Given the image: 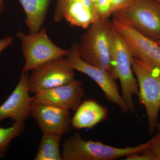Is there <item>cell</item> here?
Segmentation results:
<instances>
[{
	"instance_id": "10",
	"label": "cell",
	"mask_w": 160,
	"mask_h": 160,
	"mask_svg": "<svg viewBox=\"0 0 160 160\" xmlns=\"http://www.w3.org/2000/svg\"><path fill=\"white\" fill-rule=\"evenodd\" d=\"M53 20H65L71 26L84 29L99 21L92 0H57Z\"/></svg>"
},
{
	"instance_id": "13",
	"label": "cell",
	"mask_w": 160,
	"mask_h": 160,
	"mask_svg": "<svg viewBox=\"0 0 160 160\" xmlns=\"http://www.w3.org/2000/svg\"><path fill=\"white\" fill-rule=\"evenodd\" d=\"M30 116L43 133L62 136L69 132L71 125L69 110L46 104L32 103Z\"/></svg>"
},
{
	"instance_id": "6",
	"label": "cell",
	"mask_w": 160,
	"mask_h": 160,
	"mask_svg": "<svg viewBox=\"0 0 160 160\" xmlns=\"http://www.w3.org/2000/svg\"><path fill=\"white\" fill-rule=\"evenodd\" d=\"M17 36L21 41L25 60L23 72H28L52 60L66 57L69 52L55 45L45 29L29 34L19 32Z\"/></svg>"
},
{
	"instance_id": "8",
	"label": "cell",
	"mask_w": 160,
	"mask_h": 160,
	"mask_svg": "<svg viewBox=\"0 0 160 160\" xmlns=\"http://www.w3.org/2000/svg\"><path fill=\"white\" fill-rule=\"evenodd\" d=\"M74 69L68 59L59 58L32 70L28 85L30 93L41 92L71 82L75 79Z\"/></svg>"
},
{
	"instance_id": "3",
	"label": "cell",
	"mask_w": 160,
	"mask_h": 160,
	"mask_svg": "<svg viewBox=\"0 0 160 160\" xmlns=\"http://www.w3.org/2000/svg\"><path fill=\"white\" fill-rule=\"evenodd\" d=\"M132 69L137 79L138 97L146 109L152 134L156 129L160 110V68L133 57Z\"/></svg>"
},
{
	"instance_id": "2",
	"label": "cell",
	"mask_w": 160,
	"mask_h": 160,
	"mask_svg": "<svg viewBox=\"0 0 160 160\" xmlns=\"http://www.w3.org/2000/svg\"><path fill=\"white\" fill-rule=\"evenodd\" d=\"M150 142L134 147L119 148L109 146L99 141L85 140L75 133L65 140L62 145L63 160H112L131 153L142 152L148 149Z\"/></svg>"
},
{
	"instance_id": "1",
	"label": "cell",
	"mask_w": 160,
	"mask_h": 160,
	"mask_svg": "<svg viewBox=\"0 0 160 160\" xmlns=\"http://www.w3.org/2000/svg\"><path fill=\"white\" fill-rule=\"evenodd\" d=\"M109 19L92 24L82 36L78 51L83 61L89 65L105 69L113 75L112 38L114 30Z\"/></svg>"
},
{
	"instance_id": "21",
	"label": "cell",
	"mask_w": 160,
	"mask_h": 160,
	"mask_svg": "<svg viewBox=\"0 0 160 160\" xmlns=\"http://www.w3.org/2000/svg\"><path fill=\"white\" fill-rule=\"evenodd\" d=\"M13 38L11 36L6 37L0 40V53L12 44Z\"/></svg>"
},
{
	"instance_id": "16",
	"label": "cell",
	"mask_w": 160,
	"mask_h": 160,
	"mask_svg": "<svg viewBox=\"0 0 160 160\" xmlns=\"http://www.w3.org/2000/svg\"><path fill=\"white\" fill-rule=\"evenodd\" d=\"M62 136L52 133H43L34 159L63 160L60 152Z\"/></svg>"
},
{
	"instance_id": "17",
	"label": "cell",
	"mask_w": 160,
	"mask_h": 160,
	"mask_svg": "<svg viewBox=\"0 0 160 160\" xmlns=\"http://www.w3.org/2000/svg\"><path fill=\"white\" fill-rule=\"evenodd\" d=\"M25 129V122H13L8 128L0 127V159L5 157L9 144Z\"/></svg>"
},
{
	"instance_id": "18",
	"label": "cell",
	"mask_w": 160,
	"mask_h": 160,
	"mask_svg": "<svg viewBox=\"0 0 160 160\" xmlns=\"http://www.w3.org/2000/svg\"><path fill=\"white\" fill-rule=\"evenodd\" d=\"M148 149L142 152L144 160H160V138L155 135L149 140Z\"/></svg>"
},
{
	"instance_id": "19",
	"label": "cell",
	"mask_w": 160,
	"mask_h": 160,
	"mask_svg": "<svg viewBox=\"0 0 160 160\" xmlns=\"http://www.w3.org/2000/svg\"><path fill=\"white\" fill-rule=\"evenodd\" d=\"M96 8L99 21L108 19L110 16L112 15L109 0H97Z\"/></svg>"
},
{
	"instance_id": "22",
	"label": "cell",
	"mask_w": 160,
	"mask_h": 160,
	"mask_svg": "<svg viewBox=\"0 0 160 160\" xmlns=\"http://www.w3.org/2000/svg\"><path fill=\"white\" fill-rule=\"evenodd\" d=\"M5 0H0V14H2L5 9Z\"/></svg>"
},
{
	"instance_id": "15",
	"label": "cell",
	"mask_w": 160,
	"mask_h": 160,
	"mask_svg": "<svg viewBox=\"0 0 160 160\" xmlns=\"http://www.w3.org/2000/svg\"><path fill=\"white\" fill-rule=\"evenodd\" d=\"M51 0H18L26 15L29 33L39 31L45 22Z\"/></svg>"
},
{
	"instance_id": "12",
	"label": "cell",
	"mask_w": 160,
	"mask_h": 160,
	"mask_svg": "<svg viewBox=\"0 0 160 160\" xmlns=\"http://www.w3.org/2000/svg\"><path fill=\"white\" fill-rule=\"evenodd\" d=\"M29 76L28 72H22L16 87L0 106V122L7 118L13 122H24L30 116L33 98L29 95Z\"/></svg>"
},
{
	"instance_id": "26",
	"label": "cell",
	"mask_w": 160,
	"mask_h": 160,
	"mask_svg": "<svg viewBox=\"0 0 160 160\" xmlns=\"http://www.w3.org/2000/svg\"><path fill=\"white\" fill-rule=\"evenodd\" d=\"M156 1L158 3H160V0H156Z\"/></svg>"
},
{
	"instance_id": "24",
	"label": "cell",
	"mask_w": 160,
	"mask_h": 160,
	"mask_svg": "<svg viewBox=\"0 0 160 160\" xmlns=\"http://www.w3.org/2000/svg\"><path fill=\"white\" fill-rule=\"evenodd\" d=\"M92 2H93V3H94L95 6V7H96V2H97V0H92Z\"/></svg>"
},
{
	"instance_id": "11",
	"label": "cell",
	"mask_w": 160,
	"mask_h": 160,
	"mask_svg": "<svg viewBox=\"0 0 160 160\" xmlns=\"http://www.w3.org/2000/svg\"><path fill=\"white\" fill-rule=\"evenodd\" d=\"M84 95L82 82L75 79L68 84L34 94L32 103L46 104L75 111Z\"/></svg>"
},
{
	"instance_id": "5",
	"label": "cell",
	"mask_w": 160,
	"mask_h": 160,
	"mask_svg": "<svg viewBox=\"0 0 160 160\" xmlns=\"http://www.w3.org/2000/svg\"><path fill=\"white\" fill-rule=\"evenodd\" d=\"M112 15L152 39H160V4L156 0H134L128 8Z\"/></svg>"
},
{
	"instance_id": "4",
	"label": "cell",
	"mask_w": 160,
	"mask_h": 160,
	"mask_svg": "<svg viewBox=\"0 0 160 160\" xmlns=\"http://www.w3.org/2000/svg\"><path fill=\"white\" fill-rule=\"evenodd\" d=\"M111 54L113 77L116 80H119L122 97L129 111L134 112L133 98L134 96H138L139 91L137 80L134 78L132 69L133 56L126 42L115 28L112 38Z\"/></svg>"
},
{
	"instance_id": "7",
	"label": "cell",
	"mask_w": 160,
	"mask_h": 160,
	"mask_svg": "<svg viewBox=\"0 0 160 160\" xmlns=\"http://www.w3.org/2000/svg\"><path fill=\"white\" fill-rule=\"evenodd\" d=\"M66 57L75 71L86 74L98 85L109 102L115 104L123 113L129 111V108L120 93L118 86L111 72L86 62L80 56L77 43L68 49Z\"/></svg>"
},
{
	"instance_id": "25",
	"label": "cell",
	"mask_w": 160,
	"mask_h": 160,
	"mask_svg": "<svg viewBox=\"0 0 160 160\" xmlns=\"http://www.w3.org/2000/svg\"><path fill=\"white\" fill-rule=\"evenodd\" d=\"M157 42V43H158V44L160 46V39L159 40H158V41H156Z\"/></svg>"
},
{
	"instance_id": "9",
	"label": "cell",
	"mask_w": 160,
	"mask_h": 160,
	"mask_svg": "<svg viewBox=\"0 0 160 160\" xmlns=\"http://www.w3.org/2000/svg\"><path fill=\"white\" fill-rule=\"evenodd\" d=\"M112 22L132 56L160 68V46L156 41L118 20L113 18Z\"/></svg>"
},
{
	"instance_id": "23",
	"label": "cell",
	"mask_w": 160,
	"mask_h": 160,
	"mask_svg": "<svg viewBox=\"0 0 160 160\" xmlns=\"http://www.w3.org/2000/svg\"><path fill=\"white\" fill-rule=\"evenodd\" d=\"M156 129H158V133L155 135L158 138H160V122L158 123L157 125Z\"/></svg>"
},
{
	"instance_id": "20",
	"label": "cell",
	"mask_w": 160,
	"mask_h": 160,
	"mask_svg": "<svg viewBox=\"0 0 160 160\" xmlns=\"http://www.w3.org/2000/svg\"><path fill=\"white\" fill-rule=\"evenodd\" d=\"M112 14L129 7L134 0H109Z\"/></svg>"
},
{
	"instance_id": "14",
	"label": "cell",
	"mask_w": 160,
	"mask_h": 160,
	"mask_svg": "<svg viewBox=\"0 0 160 160\" xmlns=\"http://www.w3.org/2000/svg\"><path fill=\"white\" fill-rule=\"evenodd\" d=\"M108 109L93 100L82 102L71 120V125L74 129H92L108 117Z\"/></svg>"
}]
</instances>
